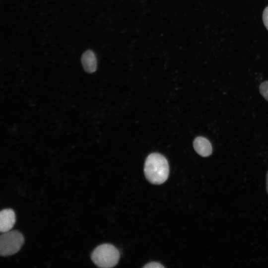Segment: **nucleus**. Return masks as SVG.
Wrapping results in <instances>:
<instances>
[{
  "label": "nucleus",
  "mask_w": 268,
  "mask_h": 268,
  "mask_svg": "<svg viewBox=\"0 0 268 268\" xmlns=\"http://www.w3.org/2000/svg\"><path fill=\"white\" fill-rule=\"evenodd\" d=\"M92 262L98 267L104 268H112L119 262L120 253L113 245L103 244L98 246L91 255Z\"/></svg>",
  "instance_id": "2"
},
{
  "label": "nucleus",
  "mask_w": 268,
  "mask_h": 268,
  "mask_svg": "<svg viewBox=\"0 0 268 268\" xmlns=\"http://www.w3.org/2000/svg\"><path fill=\"white\" fill-rule=\"evenodd\" d=\"M143 268H164V267L159 263L154 262H151V263L147 264L144 266H143Z\"/></svg>",
  "instance_id": "9"
},
{
  "label": "nucleus",
  "mask_w": 268,
  "mask_h": 268,
  "mask_svg": "<svg viewBox=\"0 0 268 268\" xmlns=\"http://www.w3.org/2000/svg\"><path fill=\"white\" fill-rule=\"evenodd\" d=\"M196 151L201 156L207 157L212 153V146L209 140L202 136L196 137L193 142Z\"/></svg>",
  "instance_id": "5"
},
{
  "label": "nucleus",
  "mask_w": 268,
  "mask_h": 268,
  "mask_svg": "<svg viewBox=\"0 0 268 268\" xmlns=\"http://www.w3.org/2000/svg\"><path fill=\"white\" fill-rule=\"evenodd\" d=\"M147 180L153 184H161L169 176V166L166 158L158 153L149 154L146 159L144 167Z\"/></svg>",
  "instance_id": "1"
},
{
  "label": "nucleus",
  "mask_w": 268,
  "mask_h": 268,
  "mask_svg": "<svg viewBox=\"0 0 268 268\" xmlns=\"http://www.w3.org/2000/svg\"><path fill=\"white\" fill-rule=\"evenodd\" d=\"M263 20L265 27L268 30V6L264 10L263 13Z\"/></svg>",
  "instance_id": "8"
},
{
  "label": "nucleus",
  "mask_w": 268,
  "mask_h": 268,
  "mask_svg": "<svg viewBox=\"0 0 268 268\" xmlns=\"http://www.w3.org/2000/svg\"><path fill=\"white\" fill-rule=\"evenodd\" d=\"M81 63L84 70L88 73H92L97 68V60L94 53L91 50L85 51L81 58Z\"/></svg>",
  "instance_id": "6"
},
{
  "label": "nucleus",
  "mask_w": 268,
  "mask_h": 268,
  "mask_svg": "<svg viewBox=\"0 0 268 268\" xmlns=\"http://www.w3.org/2000/svg\"><path fill=\"white\" fill-rule=\"evenodd\" d=\"M24 238L17 230L7 231L0 236V255L6 256L18 252L23 246Z\"/></svg>",
  "instance_id": "3"
},
{
  "label": "nucleus",
  "mask_w": 268,
  "mask_h": 268,
  "mask_svg": "<svg viewBox=\"0 0 268 268\" xmlns=\"http://www.w3.org/2000/svg\"><path fill=\"white\" fill-rule=\"evenodd\" d=\"M16 221L14 211L10 208L2 210L0 212V232L4 233L9 231Z\"/></svg>",
  "instance_id": "4"
},
{
  "label": "nucleus",
  "mask_w": 268,
  "mask_h": 268,
  "mask_svg": "<svg viewBox=\"0 0 268 268\" xmlns=\"http://www.w3.org/2000/svg\"><path fill=\"white\" fill-rule=\"evenodd\" d=\"M267 191L268 193V171L267 174Z\"/></svg>",
  "instance_id": "10"
},
{
  "label": "nucleus",
  "mask_w": 268,
  "mask_h": 268,
  "mask_svg": "<svg viewBox=\"0 0 268 268\" xmlns=\"http://www.w3.org/2000/svg\"><path fill=\"white\" fill-rule=\"evenodd\" d=\"M259 89L262 95L268 101V81L261 83Z\"/></svg>",
  "instance_id": "7"
}]
</instances>
